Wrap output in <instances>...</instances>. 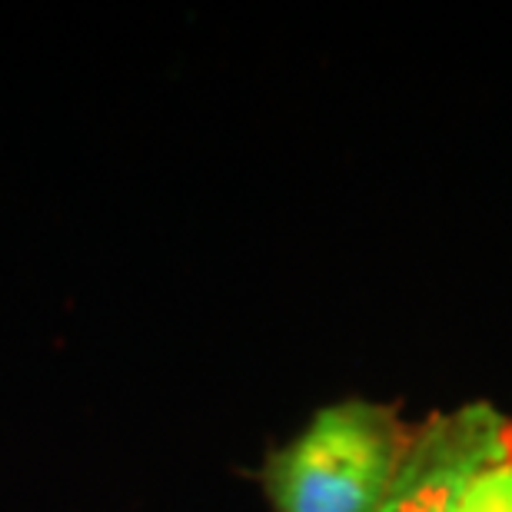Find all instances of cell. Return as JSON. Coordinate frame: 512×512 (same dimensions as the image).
I'll return each mask as SVG.
<instances>
[{
	"instance_id": "2",
	"label": "cell",
	"mask_w": 512,
	"mask_h": 512,
	"mask_svg": "<svg viewBox=\"0 0 512 512\" xmlns=\"http://www.w3.org/2000/svg\"><path fill=\"white\" fill-rule=\"evenodd\" d=\"M512 463V416L489 403L433 413L413 429L380 512H456L476 479Z\"/></svg>"
},
{
	"instance_id": "1",
	"label": "cell",
	"mask_w": 512,
	"mask_h": 512,
	"mask_svg": "<svg viewBox=\"0 0 512 512\" xmlns=\"http://www.w3.org/2000/svg\"><path fill=\"white\" fill-rule=\"evenodd\" d=\"M409 436L393 406L370 399L323 406L266 456V499L276 512H380Z\"/></svg>"
},
{
	"instance_id": "3",
	"label": "cell",
	"mask_w": 512,
	"mask_h": 512,
	"mask_svg": "<svg viewBox=\"0 0 512 512\" xmlns=\"http://www.w3.org/2000/svg\"><path fill=\"white\" fill-rule=\"evenodd\" d=\"M456 512H512V463L476 479Z\"/></svg>"
}]
</instances>
